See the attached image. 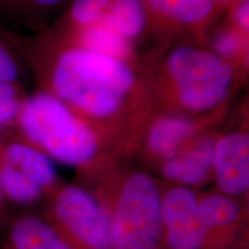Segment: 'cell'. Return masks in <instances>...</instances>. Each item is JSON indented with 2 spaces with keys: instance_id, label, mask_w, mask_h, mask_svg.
Instances as JSON below:
<instances>
[{
  "instance_id": "obj_2",
  "label": "cell",
  "mask_w": 249,
  "mask_h": 249,
  "mask_svg": "<svg viewBox=\"0 0 249 249\" xmlns=\"http://www.w3.org/2000/svg\"><path fill=\"white\" fill-rule=\"evenodd\" d=\"M161 195L149 174L133 172L95 196L107 214L114 249H158Z\"/></svg>"
},
{
  "instance_id": "obj_21",
  "label": "cell",
  "mask_w": 249,
  "mask_h": 249,
  "mask_svg": "<svg viewBox=\"0 0 249 249\" xmlns=\"http://www.w3.org/2000/svg\"><path fill=\"white\" fill-rule=\"evenodd\" d=\"M20 1L26 2L30 6H35V7H51L60 4L64 0H20Z\"/></svg>"
},
{
  "instance_id": "obj_13",
  "label": "cell",
  "mask_w": 249,
  "mask_h": 249,
  "mask_svg": "<svg viewBox=\"0 0 249 249\" xmlns=\"http://www.w3.org/2000/svg\"><path fill=\"white\" fill-rule=\"evenodd\" d=\"M86 50L112 59H123L129 53L128 38L101 20L91 24L83 34Z\"/></svg>"
},
{
  "instance_id": "obj_11",
  "label": "cell",
  "mask_w": 249,
  "mask_h": 249,
  "mask_svg": "<svg viewBox=\"0 0 249 249\" xmlns=\"http://www.w3.org/2000/svg\"><path fill=\"white\" fill-rule=\"evenodd\" d=\"M214 144L211 139H201L189 147L180 148L163 160L161 173L183 187L202 185L213 174Z\"/></svg>"
},
{
  "instance_id": "obj_22",
  "label": "cell",
  "mask_w": 249,
  "mask_h": 249,
  "mask_svg": "<svg viewBox=\"0 0 249 249\" xmlns=\"http://www.w3.org/2000/svg\"><path fill=\"white\" fill-rule=\"evenodd\" d=\"M4 201H5V196H4V192H2L1 179H0V224L6 219V217L4 216Z\"/></svg>"
},
{
  "instance_id": "obj_1",
  "label": "cell",
  "mask_w": 249,
  "mask_h": 249,
  "mask_svg": "<svg viewBox=\"0 0 249 249\" xmlns=\"http://www.w3.org/2000/svg\"><path fill=\"white\" fill-rule=\"evenodd\" d=\"M53 87L60 97L96 117L117 111L132 88V71L120 60L86 49L66 51L58 59Z\"/></svg>"
},
{
  "instance_id": "obj_6",
  "label": "cell",
  "mask_w": 249,
  "mask_h": 249,
  "mask_svg": "<svg viewBox=\"0 0 249 249\" xmlns=\"http://www.w3.org/2000/svg\"><path fill=\"white\" fill-rule=\"evenodd\" d=\"M0 179L5 198L17 204H31L51 189L57 172L44 152L14 142L0 149Z\"/></svg>"
},
{
  "instance_id": "obj_4",
  "label": "cell",
  "mask_w": 249,
  "mask_h": 249,
  "mask_svg": "<svg viewBox=\"0 0 249 249\" xmlns=\"http://www.w3.org/2000/svg\"><path fill=\"white\" fill-rule=\"evenodd\" d=\"M43 217L73 249H114L107 213L79 186L62 187Z\"/></svg>"
},
{
  "instance_id": "obj_15",
  "label": "cell",
  "mask_w": 249,
  "mask_h": 249,
  "mask_svg": "<svg viewBox=\"0 0 249 249\" xmlns=\"http://www.w3.org/2000/svg\"><path fill=\"white\" fill-rule=\"evenodd\" d=\"M148 2L158 13L185 23L200 22L213 9L211 0H148Z\"/></svg>"
},
{
  "instance_id": "obj_8",
  "label": "cell",
  "mask_w": 249,
  "mask_h": 249,
  "mask_svg": "<svg viewBox=\"0 0 249 249\" xmlns=\"http://www.w3.org/2000/svg\"><path fill=\"white\" fill-rule=\"evenodd\" d=\"M207 229L205 249H248V220L238 202L223 194L198 196Z\"/></svg>"
},
{
  "instance_id": "obj_23",
  "label": "cell",
  "mask_w": 249,
  "mask_h": 249,
  "mask_svg": "<svg viewBox=\"0 0 249 249\" xmlns=\"http://www.w3.org/2000/svg\"><path fill=\"white\" fill-rule=\"evenodd\" d=\"M242 1H245V2H248V0H242Z\"/></svg>"
},
{
  "instance_id": "obj_16",
  "label": "cell",
  "mask_w": 249,
  "mask_h": 249,
  "mask_svg": "<svg viewBox=\"0 0 249 249\" xmlns=\"http://www.w3.org/2000/svg\"><path fill=\"white\" fill-rule=\"evenodd\" d=\"M112 0H75L71 15L77 23L91 26L102 20Z\"/></svg>"
},
{
  "instance_id": "obj_5",
  "label": "cell",
  "mask_w": 249,
  "mask_h": 249,
  "mask_svg": "<svg viewBox=\"0 0 249 249\" xmlns=\"http://www.w3.org/2000/svg\"><path fill=\"white\" fill-rule=\"evenodd\" d=\"M167 66L180 101L192 110H208L229 92L233 70L217 55L182 46L171 53Z\"/></svg>"
},
{
  "instance_id": "obj_7",
  "label": "cell",
  "mask_w": 249,
  "mask_h": 249,
  "mask_svg": "<svg viewBox=\"0 0 249 249\" xmlns=\"http://www.w3.org/2000/svg\"><path fill=\"white\" fill-rule=\"evenodd\" d=\"M207 229L198 207V195L177 186L161 195L158 249H205Z\"/></svg>"
},
{
  "instance_id": "obj_17",
  "label": "cell",
  "mask_w": 249,
  "mask_h": 249,
  "mask_svg": "<svg viewBox=\"0 0 249 249\" xmlns=\"http://www.w3.org/2000/svg\"><path fill=\"white\" fill-rule=\"evenodd\" d=\"M241 45V40L238 35L233 33H225L217 37L214 43V49L219 54L224 57L235 54Z\"/></svg>"
},
{
  "instance_id": "obj_14",
  "label": "cell",
  "mask_w": 249,
  "mask_h": 249,
  "mask_svg": "<svg viewBox=\"0 0 249 249\" xmlns=\"http://www.w3.org/2000/svg\"><path fill=\"white\" fill-rule=\"evenodd\" d=\"M102 20L126 38L141 34L145 14L141 0H116Z\"/></svg>"
},
{
  "instance_id": "obj_10",
  "label": "cell",
  "mask_w": 249,
  "mask_h": 249,
  "mask_svg": "<svg viewBox=\"0 0 249 249\" xmlns=\"http://www.w3.org/2000/svg\"><path fill=\"white\" fill-rule=\"evenodd\" d=\"M0 249H73L43 216L23 213L0 224Z\"/></svg>"
},
{
  "instance_id": "obj_19",
  "label": "cell",
  "mask_w": 249,
  "mask_h": 249,
  "mask_svg": "<svg viewBox=\"0 0 249 249\" xmlns=\"http://www.w3.org/2000/svg\"><path fill=\"white\" fill-rule=\"evenodd\" d=\"M21 105L17 99L0 101V127L5 126L18 116Z\"/></svg>"
},
{
  "instance_id": "obj_20",
  "label": "cell",
  "mask_w": 249,
  "mask_h": 249,
  "mask_svg": "<svg viewBox=\"0 0 249 249\" xmlns=\"http://www.w3.org/2000/svg\"><path fill=\"white\" fill-rule=\"evenodd\" d=\"M235 17H236V21H238V23L240 24L242 28L248 29V24H249L248 2H245V4H242L240 7L236 9Z\"/></svg>"
},
{
  "instance_id": "obj_9",
  "label": "cell",
  "mask_w": 249,
  "mask_h": 249,
  "mask_svg": "<svg viewBox=\"0 0 249 249\" xmlns=\"http://www.w3.org/2000/svg\"><path fill=\"white\" fill-rule=\"evenodd\" d=\"M213 173L220 194L232 197L247 193L249 187L247 134H230L214 144Z\"/></svg>"
},
{
  "instance_id": "obj_18",
  "label": "cell",
  "mask_w": 249,
  "mask_h": 249,
  "mask_svg": "<svg viewBox=\"0 0 249 249\" xmlns=\"http://www.w3.org/2000/svg\"><path fill=\"white\" fill-rule=\"evenodd\" d=\"M18 77V67L13 59L0 48V81L12 83Z\"/></svg>"
},
{
  "instance_id": "obj_3",
  "label": "cell",
  "mask_w": 249,
  "mask_h": 249,
  "mask_svg": "<svg viewBox=\"0 0 249 249\" xmlns=\"http://www.w3.org/2000/svg\"><path fill=\"white\" fill-rule=\"evenodd\" d=\"M18 117L27 139L61 163L86 165L97 156L98 141L92 130L53 96H33Z\"/></svg>"
},
{
  "instance_id": "obj_12",
  "label": "cell",
  "mask_w": 249,
  "mask_h": 249,
  "mask_svg": "<svg viewBox=\"0 0 249 249\" xmlns=\"http://www.w3.org/2000/svg\"><path fill=\"white\" fill-rule=\"evenodd\" d=\"M193 132V124L182 118H164L157 121L148 136V148L155 157L166 160L181 148Z\"/></svg>"
}]
</instances>
